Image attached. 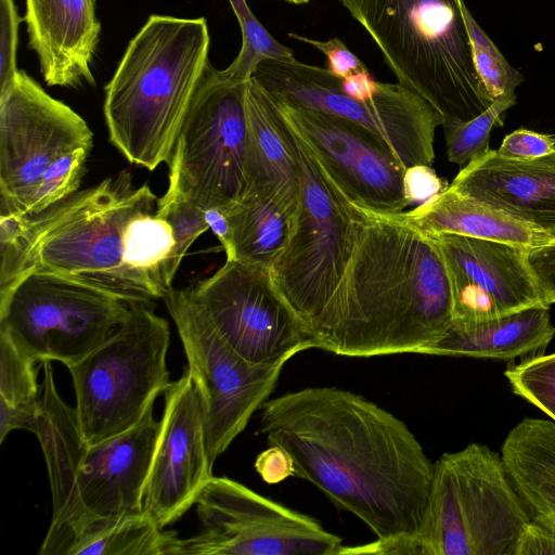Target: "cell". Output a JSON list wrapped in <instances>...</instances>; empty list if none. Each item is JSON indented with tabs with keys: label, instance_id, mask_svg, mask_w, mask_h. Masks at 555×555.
Listing matches in <instances>:
<instances>
[{
	"label": "cell",
	"instance_id": "1",
	"mask_svg": "<svg viewBox=\"0 0 555 555\" xmlns=\"http://www.w3.org/2000/svg\"><path fill=\"white\" fill-rule=\"evenodd\" d=\"M259 410L260 433L291 455L294 476L363 521L373 544L417 532L434 463L402 420L337 387L289 391Z\"/></svg>",
	"mask_w": 555,
	"mask_h": 555
},
{
	"label": "cell",
	"instance_id": "2",
	"mask_svg": "<svg viewBox=\"0 0 555 555\" xmlns=\"http://www.w3.org/2000/svg\"><path fill=\"white\" fill-rule=\"evenodd\" d=\"M354 206L357 240L312 330L314 348L351 358L427 354L452 325L439 251L404 211L382 215Z\"/></svg>",
	"mask_w": 555,
	"mask_h": 555
},
{
	"label": "cell",
	"instance_id": "3",
	"mask_svg": "<svg viewBox=\"0 0 555 555\" xmlns=\"http://www.w3.org/2000/svg\"><path fill=\"white\" fill-rule=\"evenodd\" d=\"M43 373L34 434L48 467L52 519L39 554L65 555L83 533L144 514V490L160 421L152 410L131 429L88 444L75 409L56 391L50 361L43 362Z\"/></svg>",
	"mask_w": 555,
	"mask_h": 555
},
{
	"label": "cell",
	"instance_id": "4",
	"mask_svg": "<svg viewBox=\"0 0 555 555\" xmlns=\"http://www.w3.org/2000/svg\"><path fill=\"white\" fill-rule=\"evenodd\" d=\"M147 184L134 188L130 171L76 192L22 225L0 233V288L29 271L49 272L126 302L152 304L154 294L125 266L124 235L130 220L156 211Z\"/></svg>",
	"mask_w": 555,
	"mask_h": 555
},
{
	"label": "cell",
	"instance_id": "5",
	"mask_svg": "<svg viewBox=\"0 0 555 555\" xmlns=\"http://www.w3.org/2000/svg\"><path fill=\"white\" fill-rule=\"evenodd\" d=\"M209 44L206 18L155 14L129 42L105 87L104 116L130 163L152 171L169 162Z\"/></svg>",
	"mask_w": 555,
	"mask_h": 555
},
{
	"label": "cell",
	"instance_id": "6",
	"mask_svg": "<svg viewBox=\"0 0 555 555\" xmlns=\"http://www.w3.org/2000/svg\"><path fill=\"white\" fill-rule=\"evenodd\" d=\"M367 31L399 83L446 121H466L493 100L474 65L462 0H337Z\"/></svg>",
	"mask_w": 555,
	"mask_h": 555
},
{
	"label": "cell",
	"instance_id": "7",
	"mask_svg": "<svg viewBox=\"0 0 555 555\" xmlns=\"http://www.w3.org/2000/svg\"><path fill=\"white\" fill-rule=\"evenodd\" d=\"M529 520L501 455L469 443L434 463L426 509L404 554L514 555Z\"/></svg>",
	"mask_w": 555,
	"mask_h": 555
},
{
	"label": "cell",
	"instance_id": "8",
	"mask_svg": "<svg viewBox=\"0 0 555 555\" xmlns=\"http://www.w3.org/2000/svg\"><path fill=\"white\" fill-rule=\"evenodd\" d=\"M166 319L150 304L129 302L125 321L104 343L67 366L83 440L94 444L137 426L170 385Z\"/></svg>",
	"mask_w": 555,
	"mask_h": 555
},
{
	"label": "cell",
	"instance_id": "9",
	"mask_svg": "<svg viewBox=\"0 0 555 555\" xmlns=\"http://www.w3.org/2000/svg\"><path fill=\"white\" fill-rule=\"evenodd\" d=\"M291 131L300 167L301 205L288 245L271 274L311 335L348 264L358 219L354 204L292 127Z\"/></svg>",
	"mask_w": 555,
	"mask_h": 555
},
{
	"label": "cell",
	"instance_id": "10",
	"mask_svg": "<svg viewBox=\"0 0 555 555\" xmlns=\"http://www.w3.org/2000/svg\"><path fill=\"white\" fill-rule=\"evenodd\" d=\"M129 302L49 272L29 271L0 288V334L38 362L70 366L125 321Z\"/></svg>",
	"mask_w": 555,
	"mask_h": 555
},
{
	"label": "cell",
	"instance_id": "11",
	"mask_svg": "<svg viewBox=\"0 0 555 555\" xmlns=\"http://www.w3.org/2000/svg\"><path fill=\"white\" fill-rule=\"evenodd\" d=\"M246 82L205 68L168 162L165 196H180L202 209L227 211L247 193Z\"/></svg>",
	"mask_w": 555,
	"mask_h": 555
},
{
	"label": "cell",
	"instance_id": "12",
	"mask_svg": "<svg viewBox=\"0 0 555 555\" xmlns=\"http://www.w3.org/2000/svg\"><path fill=\"white\" fill-rule=\"evenodd\" d=\"M253 77L278 102L335 115L364 128L404 168L434 163L435 133L442 118L399 82H380L373 99L358 100L343 90L341 78L295 57L266 60Z\"/></svg>",
	"mask_w": 555,
	"mask_h": 555
},
{
	"label": "cell",
	"instance_id": "13",
	"mask_svg": "<svg viewBox=\"0 0 555 555\" xmlns=\"http://www.w3.org/2000/svg\"><path fill=\"white\" fill-rule=\"evenodd\" d=\"M201 531H169L164 555H340L343 539L314 518L227 477H211L196 502Z\"/></svg>",
	"mask_w": 555,
	"mask_h": 555
},
{
	"label": "cell",
	"instance_id": "14",
	"mask_svg": "<svg viewBox=\"0 0 555 555\" xmlns=\"http://www.w3.org/2000/svg\"><path fill=\"white\" fill-rule=\"evenodd\" d=\"M171 315L203 403L206 448L214 466L273 392L286 362L253 365L218 334L190 287L162 298Z\"/></svg>",
	"mask_w": 555,
	"mask_h": 555
},
{
	"label": "cell",
	"instance_id": "15",
	"mask_svg": "<svg viewBox=\"0 0 555 555\" xmlns=\"http://www.w3.org/2000/svg\"><path fill=\"white\" fill-rule=\"evenodd\" d=\"M190 289L221 338L253 365L287 362L314 348L306 324L279 291L270 269L225 260Z\"/></svg>",
	"mask_w": 555,
	"mask_h": 555
},
{
	"label": "cell",
	"instance_id": "16",
	"mask_svg": "<svg viewBox=\"0 0 555 555\" xmlns=\"http://www.w3.org/2000/svg\"><path fill=\"white\" fill-rule=\"evenodd\" d=\"M92 143L80 115L18 70L0 94V201L17 203L55 159Z\"/></svg>",
	"mask_w": 555,
	"mask_h": 555
},
{
	"label": "cell",
	"instance_id": "17",
	"mask_svg": "<svg viewBox=\"0 0 555 555\" xmlns=\"http://www.w3.org/2000/svg\"><path fill=\"white\" fill-rule=\"evenodd\" d=\"M427 235V234H426ZM443 261L452 297L451 327L552 305L518 247L459 234L427 235Z\"/></svg>",
	"mask_w": 555,
	"mask_h": 555
},
{
	"label": "cell",
	"instance_id": "18",
	"mask_svg": "<svg viewBox=\"0 0 555 555\" xmlns=\"http://www.w3.org/2000/svg\"><path fill=\"white\" fill-rule=\"evenodd\" d=\"M275 103L351 203L382 215L411 205L403 184L406 168L369 131L335 115Z\"/></svg>",
	"mask_w": 555,
	"mask_h": 555
},
{
	"label": "cell",
	"instance_id": "19",
	"mask_svg": "<svg viewBox=\"0 0 555 555\" xmlns=\"http://www.w3.org/2000/svg\"><path fill=\"white\" fill-rule=\"evenodd\" d=\"M212 477L201 393L185 369L164 391L160 433L147 477L143 508L160 528L176 522Z\"/></svg>",
	"mask_w": 555,
	"mask_h": 555
},
{
	"label": "cell",
	"instance_id": "20",
	"mask_svg": "<svg viewBox=\"0 0 555 555\" xmlns=\"http://www.w3.org/2000/svg\"><path fill=\"white\" fill-rule=\"evenodd\" d=\"M449 186L555 233V153L508 159L489 149L463 167Z\"/></svg>",
	"mask_w": 555,
	"mask_h": 555
},
{
	"label": "cell",
	"instance_id": "21",
	"mask_svg": "<svg viewBox=\"0 0 555 555\" xmlns=\"http://www.w3.org/2000/svg\"><path fill=\"white\" fill-rule=\"evenodd\" d=\"M23 20L48 86L95 83L90 68L101 30L95 0H26Z\"/></svg>",
	"mask_w": 555,
	"mask_h": 555
},
{
	"label": "cell",
	"instance_id": "22",
	"mask_svg": "<svg viewBox=\"0 0 555 555\" xmlns=\"http://www.w3.org/2000/svg\"><path fill=\"white\" fill-rule=\"evenodd\" d=\"M245 112L247 193L270 197L297 217L302 189L291 127L254 77L246 82Z\"/></svg>",
	"mask_w": 555,
	"mask_h": 555
},
{
	"label": "cell",
	"instance_id": "23",
	"mask_svg": "<svg viewBox=\"0 0 555 555\" xmlns=\"http://www.w3.org/2000/svg\"><path fill=\"white\" fill-rule=\"evenodd\" d=\"M405 217L427 235L451 233L505 243L526 251L555 244V236L450 186Z\"/></svg>",
	"mask_w": 555,
	"mask_h": 555
},
{
	"label": "cell",
	"instance_id": "24",
	"mask_svg": "<svg viewBox=\"0 0 555 555\" xmlns=\"http://www.w3.org/2000/svg\"><path fill=\"white\" fill-rule=\"evenodd\" d=\"M548 311L546 307H532L486 322L451 327L427 354L513 362L543 350L553 339L555 326Z\"/></svg>",
	"mask_w": 555,
	"mask_h": 555
},
{
	"label": "cell",
	"instance_id": "25",
	"mask_svg": "<svg viewBox=\"0 0 555 555\" xmlns=\"http://www.w3.org/2000/svg\"><path fill=\"white\" fill-rule=\"evenodd\" d=\"M501 459L530 518L555 525V422L520 421L507 434Z\"/></svg>",
	"mask_w": 555,
	"mask_h": 555
},
{
	"label": "cell",
	"instance_id": "26",
	"mask_svg": "<svg viewBox=\"0 0 555 555\" xmlns=\"http://www.w3.org/2000/svg\"><path fill=\"white\" fill-rule=\"evenodd\" d=\"M224 212L232 229L233 261L271 270L288 245L297 217L274 199L253 193Z\"/></svg>",
	"mask_w": 555,
	"mask_h": 555
},
{
	"label": "cell",
	"instance_id": "27",
	"mask_svg": "<svg viewBox=\"0 0 555 555\" xmlns=\"http://www.w3.org/2000/svg\"><path fill=\"white\" fill-rule=\"evenodd\" d=\"M175 240L170 224L155 211L137 215L124 235L122 261L126 268L162 299L172 288Z\"/></svg>",
	"mask_w": 555,
	"mask_h": 555
},
{
	"label": "cell",
	"instance_id": "28",
	"mask_svg": "<svg viewBox=\"0 0 555 555\" xmlns=\"http://www.w3.org/2000/svg\"><path fill=\"white\" fill-rule=\"evenodd\" d=\"M37 363L0 334V443L14 429L35 433L40 395Z\"/></svg>",
	"mask_w": 555,
	"mask_h": 555
},
{
	"label": "cell",
	"instance_id": "29",
	"mask_svg": "<svg viewBox=\"0 0 555 555\" xmlns=\"http://www.w3.org/2000/svg\"><path fill=\"white\" fill-rule=\"evenodd\" d=\"M168 533L144 513L83 533L66 555H164Z\"/></svg>",
	"mask_w": 555,
	"mask_h": 555
},
{
	"label": "cell",
	"instance_id": "30",
	"mask_svg": "<svg viewBox=\"0 0 555 555\" xmlns=\"http://www.w3.org/2000/svg\"><path fill=\"white\" fill-rule=\"evenodd\" d=\"M229 2L241 27L242 47L235 60L225 69L220 70L225 79L247 82L263 61L294 59L293 50L273 38L254 15L246 0Z\"/></svg>",
	"mask_w": 555,
	"mask_h": 555
},
{
	"label": "cell",
	"instance_id": "31",
	"mask_svg": "<svg viewBox=\"0 0 555 555\" xmlns=\"http://www.w3.org/2000/svg\"><path fill=\"white\" fill-rule=\"evenodd\" d=\"M89 152L90 149H80L60 156L23 198L15 204L0 201V205L24 215H37L69 197L80 185Z\"/></svg>",
	"mask_w": 555,
	"mask_h": 555
},
{
	"label": "cell",
	"instance_id": "32",
	"mask_svg": "<svg viewBox=\"0 0 555 555\" xmlns=\"http://www.w3.org/2000/svg\"><path fill=\"white\" fill-rule=\"evenodd\" d=\"M516 104V95L498 100L478 116L466 121H446L444 131L449 162L462 168L489 150V138L493 127L502 126V114Z\"/></svg>",
	"mask_w": 555,
	"mask_h": 555
},
{
	"label": "cell",
	"instance_id": "33",
	"mask_svg": "<svg viewBox=\"0 0 555 555\" xmlns=\"http://www.w3.org/2000/svg\"><path fill=\"white\" fill-rule=\"evenodd\" d=\"M462 13L468 33L475 68L485 88L494 101L515 94V89L524 81V76L506 61L494 42L481 29L464 0Z\"/></svg>",
	"mask_w": 555,
	"mask_h": 555
},
{
	"label": "cell",
	"instance_id": "34",
	"mask_svg": "<svg viewBox=\"0 0 555 555\" xmlns=\"http://www.w3.org/2000/svg\"><path fill=\"white\" fill-rule=\"evenodd\" d=\"M512 390L555 422V352L535 353L504 372Z\"/></svg>",
	"mask_w": 555,
	"mask_h": 555
},
{
	"label": "cell",
	"instance_id": "35",
	"mask_svg": "<svg viewBox=\"0 0 555 555\" xmlns=\"http://www.w3.org/2000/svg\"><path fill=\"white\" fill-rule=\"evenodd\" d=\"M155 212L171 227L175 240L173 264L178 270L194 241L209 230L204 209L180 196L163 195L157 199Z\"/></svg>",
	"mask_w": 555,
	"mask_h": 555
},
{
	"label": "cell",
	"instance_id": "36",
	"mask_svg": "<svg viewBox=\"0 0 555 555\" xmlns=\"http://www.w3.org/2000/svg\"><path fill=\"white\" fill-rule=\"evenodd\" d=\"M22 21L13 0H0V94L12 87L18 73L16 52Z\"/></svg>",
	"mask_w": 555,
	"mask_h": 555
},
{
	"label": "cell",
	"instance_id": "37",
	"mask_svg": "<svg viewBox=\"0 0 555 555\" xmlns=\"http://www.w3.org/2000/svg\"><path fill=\"white\" fill-rule=\"evenodd\" d=\"M498 154L508 159H531L555 153V134L519 128L502 141Z\"/></svg>",
	"mask_w": 555,
	"mask_h": 555
},
{
	"label": "cell",
	"instance_id": "38",
	"mask_svg": "<svg viewBox=\"0 0 555 555\" xmlns=\"http://www.w3.org/2000/svg\"><path fill=\"white\" fill-rule=\"evenodd\" d=\"M288 37L321 51L327 59L326 69L341 79L367 68L339 38L321 41L295 33H289Z\"/></svg>",
	"mask_w": 555,
	"mask_h": 555
},
{
	"label": "cell",
	"instance_id": "39",
	"mask_svg": "<svg viewBox=\"0 0 555 555\" xmlns=\"http://www.w3.org/2000/svg\"><path fill=\"white\" fill-rule=\"evenodd\" d=\"M514 555H555V525L530 518L518 537Z\"/></svg>",
	"mask_w": 555,
	"mask_h": 555
},
{
	"label": "cell",
	"instance_id": "40",
	"mask_svg": "<svg viewBox=\"0 0 555 555\" xmlns=\"http://www.w3.org/2000/svg\"><path fill=\"white\" fill-rule=\"evenodd\" d=\"M403 184L405 196L411 205L422 204L447 188L428 165H415L406 168Z\"/></svg>",
	"mask_w": 555,
	"mask_h": 555
},
{
	"label": "cell",
	"instance_id": "41",
	"mask_svg": "<svg viewBox=\"0 0 555 555\" xmlns=\"http://www.w3.org/2000/svg\"><path fill=\"white\" fill-rule=\"evenodd\" d=\"M256 472L267 483H279L294 476V463L291 455L281 447L269 444L255 461Z\"/></svg>",
	"mask_w": 555,
	"mask_h": 555
},
{
	"label": "cell",
	"instance_id": "42",
	"mask_svg": "<svg viewBox=\"0 0 555 555\" xmlns=\"http://www.w3.org/2000/svg\"><path fill=\"white\" fill-rule=\"evenodd\" d=\"M528 260L547 300L555 304V244L529 251Z\"/></svg>",
	"mask_w": 555,
	"mask_h": 555
},
{
	"label": "cell",
	"instance_id": "43",
	"mask_svg": "<svg viewBox=\"0 0 555 555\" xmlns=\"http://www.w3.org/2000/svg\"><path fill=\"white\" fill-rule=\"evenodd\" d=\"M206 222L209 230L214 232L220 241L228 261L234 260L233 235L230 221L224 210L218 208H207L204 210Z\"/></svg>",
	"mask_w": 555,
	"mask_h": 555
},
{
	"label": "cell",
	"instance_id": "44",
	"mask_svg": "<svg viewBox=\"0 0 555 555\" xmlns=\"http://www.w3.org/2000/svg\"><path fill=\"white\" fill-rule=\"evenodd\" d=\"M281 1H285V2L292 3V4H306L312 0H281Z\"/></svg>",
	"mask_w": 555,
	"mask_h": 555
}]
</instances>
